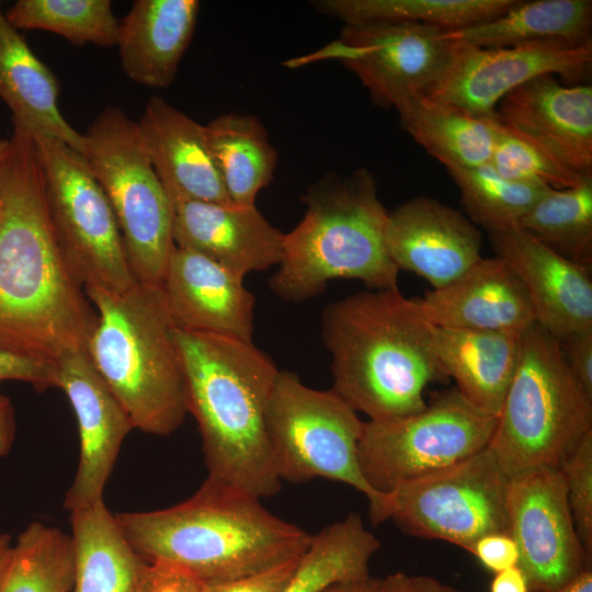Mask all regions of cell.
<instances>
[{
	"label": "cell",
	"mask_w": 592,
	"mask_h": 592,
	"mask_svg": "<svg viewBox=\"0 0 592 592\" xmlns=\"http://www.w3.org/2000/svg\"><path fill=\"white\" fill-rule=\"evenodd\" d=\"M364 422L337 392L304 385L280 371L267 403L266 435L281 481L326 478L363 493L374 525L388 520V493L373 489L362 475L357 447Z\"/></svg>",
	"instance_id": "cell-8"
},
{
	"label": "cell",
	"mask_w": 592,
	"mask_h": 592,
	"mask_svg": "<svg viewBox=\"0 0 592 592\" xmlns=\"http://www.w3.org/2000/svg\"><path fill=\"white\" fill-rule=\"evenodd\" d=\"M173 207L175 247L246 276L278 265L284 235L253 206L189 201Z\"/></svg>",
	"instance_id": "cell-21"
},
{
	"label": "cell",
	"mask_w": 592,
	"mask_h": 592,
	"mask_svg": "<svg viewBox=\"0 0 592 592\" xmlns=\"http://www.w3.org/2000/svg\"><path fill=\"white\" fill-rule=\"evenodd\" d=\"M490 164L504 179L543 184L554 190L572 187L584 175L563 166L499 122Z\"/></svg>",
	"instance_id": "cell-37"
},
{
	"label": "cell",
	"mask_w": 592,
	"mask_h": 592,
	"mask_svg": "<svg viewBox=\"0 0 592 592\" xmlns=\"http://www.w3.org/2000/svg\"><path fill=\"white\" fill-rule=\"evenodd\" d=\"M516 0H316L312 7L344 25L369 22L421 23L458 30L503 14Z\"/></svg>",
	"instance_id": "cell-32"
},
{
	"label": "cell",
	"mask_w": 592,
	"mask_h": 592,
	"mask_svg": "<svg viewBox=\"0 0 592 592\" xmlns=\"http://www.w3.org/2000/svg\"><path fill=\"white\" fill-rule=\"evenodd\" d=\"M382 579L371 574L364 578L330 584L321 592H380Z\"/></svg>",
	"instance_id": "cell-47"
},
{
	"label": "cell",
	"mask_w": 592,
	"mask_h": 592,
	"mask_svg": "<svg viewBox=\"0 0 592 592\" xmlns=\"http://www.w3.org/2000/svg\"><path fill=\"white\" fill-rule=\"evenodd\" d=\"M11 549V537L8 534H0V577L7 565Z\"/></svg>",
	"instance_id": "cell-49"
},
{
	"label": "cell",
	"mask_w": 592,
	"mask_h": 592,
	"mask_svg": "<svg viewBox=\"0 0 592 592\" xmlns=\"http://www.w3.org/2000/svg\"><path fill=\"white\" fill-rule=\"evenodd\" d=\"M197 0H137L119 22L118 47L125 75L136 83L169 87L190 45Z\"/></svg>",
	"instance_id": "cell-24"
},
{
	"label": "cell",
	"mask_w": 592,
	"mask_h": 592,
	"mask_svg": "<svg viewBox=\"0 0 592 592\" xmlns=\"http://www.w3.org/2000/svg\"><path fill=\"white\" fill-rule=\"evenodd\" d=\"M458 186L468 218L487 232L519 226L523 216L551 187L501 177L490 162L477 167H447Z\"/></svg>",
	"instance_id": "cell-35"
},
{
	"label": "cell",
	"mask_w": 592,
	"mask_h": 592,
	"mask_svg": "<svg viewBox=\"0 0 592 592\" xmlns=\"http://www.w3.org/2000/svg\"><path fill=\"white\" fill-rule=\"evenodd\" d=\"M73 571L70 535L33 522L12 545L0 577V592H70Z\"/></svg>",
	"instance_id": "cell-34"
},
{
	"label": "cell",
	"mask_w": 592,
	"mask_h": 592,
	"mask_svg": "<svg viewBox=\"0 0 592 592\" xmlns=\"http://www.w3.org/2000/svg\"><path fill=\"white\" fill-rule=\"evenodd\" d=\"M590 431L592 397L558 341L535 322L522 334L520 360L488 448L511 478L559 469Z\"/></svg>",
	"instance_id": "cell-7"
},
{
	"label": "cell",
	"mask_w": 592,
	"mask_h": 592,
	"mask_svg": "<svg viewBox=\"0 0 592 592\" xmlns=\"http://www.w3.org/2000/svg\"><path fill=\"white\" fill-rule=\"evenodd\" d=\"M414 299L436 327L523 333L536 322L523 283L498 255L481 258L448 285Z\"/></svg>",
	"instance_id": "cell-22"
},
{
	"label": "cell",
	"mask_w": 592,
	"mask_h": 592,
	"mask_svg": "<svg viewBox=\"0 0 592 592\" xmlns=\"http://www.w3.org/2000/svg\"><path fill=\"white\" fill-rule=\"evenodd\" d=\"M380 592H462L434 577L396 572L382 579Z\"/></svg>",
	"instance_id": "cell-44"
},
{
	"label": "cell",
	"mask_w": 592,
	"mask_h": 592,
	"mask_svg": "<svg viewBox=\"0 0 592 592\" xmlns=\"http://www.w3.org/2000/svg\"><path fill=\"white\" fill-rule=\"evenodd\" d=\"M84 137L83 156L116 218L136 282L161 287L175 247L173 207L144 148L137 123L109 105Z\"/></svg>",
	"instance_id": "cell-9"
},
{
	"label": "cell",
	"mask_w": 592,
	"mask_h": 592,
	"mask_svg": "<svg viewBox=\"0 0 592 592\" xmlns=\"http://www.w3.org/2000/svg\"><path fill=\"white\" fill-rule=\"evenodd\" d=\"M490 592H531V590L525 573L515 566L494 573Z\"/></svg>",
	"instance_id": "cell-45"
},
{
	"label": "cell",
	"mask_w": 592,
	"mask_h": 592,
	"mask_svg": "<svg viewBox=\"0 0 592 592\" xmlns=\"http://www.w3.org/2000/svg\"><path fill=\"white\" fill-rule=\"evenodd\" d=\"M557 341L574 377L592 397V330L577 332Z\"/></svg>",
	"instance_id": "cell-43"
},
{
	"label": "cell",
	"mask_w": 592,
	"mask_h": 592,
	"mask_svg": "<svg viewBox=\"0 0 592 592\" xmlns=\"http://www.w3.org/2000/svg\"><path fill=\"white\" fill-rule=\"evenodd\" d=\"M576 532L591 562L592 555V431L560 466Z\"/></svg>",
	"instance_id": "cell-38"
},
{
	"label": "cell",
	"mask_w": 592,
	"mask_h": 592,
	"mask_svg": "<svg viewBox=\"0 0 592 592\" xmlns=\"http://www.w3.org/2000/svg\"><path fill=\"white\" fill-rule=\"evenodd\" d=\"M96 310L86 354L134 429L167 436L187 413L175 326L161 287L84 288Z\"/></svg>",
	"instance_id": "cell-6"
},
{
	"label": "cell",
	"mask_w": 592,
	"mask_h": 592,
	"mask_svg": "<svg viewBox=\"0 0 592 592\" xmlns=\"http://www.w3.org/2000/svg\"><path fill=\"white\" fill-rule=\"evenodd\" d=\"M243 276L174 247L161 283L175 328L252 342L255 297Z\"/></svg>",
	"instance_id": "cell-20"
},
{
	"label": "cell",
	"mask_w": 592,
	"mask_h": 592,
	"mask_svg": "<svg viewBox=\"0 0 592 592\" xmlns=\"http://www.w3.org/2000/svg\"><path fill=\"white\" fill-rule=\"evenodd\" d=\"M5 14L16 30H43L73 45L117 43L119 22L109 0H19Z\"/></svg>",
	"instance_id": "cell-36"
},
{
	"label": "cell",
	"mask_w": 592,
	"mask_h": 592,
	"mask_svg": "<svg viewBox=\"0 0 592 592\" xmlns=\"http://www.w3.org/2000/svg\"><path fill=\"white\" fill-rule=\"evenodd\" d=\"M15 434L14 409L11 400L0 394V457L11 449Z\"/></svg>",
	"instance_id": "cell-46"
},
{
	"label": "cell",
	"mask_w": 592,
	"mask_h": 592,
	"mask_svg": "<svg viewBox=\"0 0 592 592\" xmlns=\"http://www.w3.org/2000/svg\"><path fill=\"white\" fill-rule=\"evenodd\" d=\"M449 68L425 94L476 115H491L498 103L521 84L544 75L569 81L584 79L592 66V44L545 39L503 48H480L455 41Z\"/></svg>",
	"instance_id": "cell-15"
},
{
	"label": "cell",
	"mask_w": 592,
	"mask_h": 592,
	"mask_svg": "<svg viewBox=\"0 0 592 592\" xmlns=\"http://www.w3.org/2000/svg\"><path fill=\"white\" fill-rule=\"evenodd\" d=\"M9 147H10L9 139H0V166L8 155Z\"/></svg>",
	"instance_id": "cell-50"
},
{
	"label": "cell",
	"mask_w": 592,
	"mask_h": 592,
	"mask_svg": "<svg viewBox=\"0 0 592 592\" xmlns=\"http://www.w3.org/2000/svg\"><path fill=\"white\" fill-rule=\"evenodd\" d=\"M447 31L409 22L349 24L337 39L286 65L297 68L338 60L361 80L373 104L400 113L425 95L449 68L457 43Z\"/></svg>",
	"instance_id": "cell-13"
},
{
	"label": "cell",
	"mask_w": 592,
	"mask_h": 592,
	"mask_svg": "<svg viewBox=\"0 0 592 592\" xmlns=\"http://www.w3.org/2000/svg\"><path fill=\"white\" fill-rule=\"evenodd\" d=\"M54 384L68 397L78 422L79 463L64 500L65 509L71 511L103 500L123 441L134 426L86 352L57 362Z\"/></svg>",
	"instance_id": "cell-16"
},
{
	"label": "cell",
	"mask_w": 592,
	"mask_h": 592,
	"mask_svg": "<svg viewBox=\"0 0 592 592\" xmlns=\"http://www.w3.org/2000/svg\"><path fill=\"white\" fill-rule=\"evenodd\" d=\"M519 227L573 262L592 265V173L569 189L549 190Z\"/></svg>",
	"instance_id": "cell-33"
},
{
	"label": "cell",
	"mask_w": 592,
	"mask_h": 592,
	"mask_svg": "<svg viewBox=\"0 0 592 592\" xmlns=\"http://www.w3.org/2000/svg\"><path fill=\"white\" fill-rule=\"evenodd\" d=\"M398 114L401 127L445 168L490 162L498 132L494 113L476 115L422 95Z\"/></svg>",
	"instance_id": "cell-29"
},
{
	"label": "cell",
	"mask_w": 592,
	"mask_h": 592,
	"mask_svg": "<svg viewBox=\"0 0 592 592\" xmlns=\"http://www.w3.org/2000/svg\"><path fill=\"white\" fill-rule=\"evenodd\" d=\"M73 592H134L145 560L103 500L70 511Z\"/></svg>",
	"instance_id": "cell-27"
},
{
	"label": "cell",
	"mask_w": 592,
	"mask_h": 592,
	"mask_svg": "<svg viewBox=\"0 0 592 592\" xmlns=\"http://www.w3.org/2000/svg\"><path fill=\"white\" fill-rule=\"evenodd\" d=\"M380 542L357 513L312 535L306 553L278 592H321L332 583L369 576V561Z\"/></svg>",
	"instance_id": "cell-31"
},
{
	"label": "cell",
	"mask_w": 592,
	"mask_h": 592,
	"mask_svg": "<svg viewBox=\"0 0 592 592\" xmlns=\"http://www.w3.org/2000/svg\"><path fill=\"white\" fill-rule=\"evenodd\" d=\"M204 128L230 202L255 205L258 193L271 182L277 162L264 125L250 114L225 113Z\"/></svg>",
	"instance_id": "cell-30"
},
{
	"label": "cell",
	"mask_w": 592,
	"mask_h": 592,
	"mask_svg": "<svg viewBox=\"0 0 592 592\" xmlns=\"http://www.w3.org/2000/svg\"><path fill=\"white\" fill-rule=\"evenodd\" d=\"M488 236L523 283L536 323L556 340L592 330L591 266L563 258L519 226Z\"/></svg>",
	"instance_id": "cell-19"
},
{
	"label": "cell",
	"mask_w": 592,
	"mask_h": 592,
	"mask_svg": "<svg viewBox=\"0 0 592 592\" xmlns=\"http://www.w3.org/2000/svg\"><path fill=\"white\" fill-rule=\"evenodd\" d=\"M469 553L493 573L519 566V548L508 533H491L480 537Z\"/></svg>",
	"instance_id": "cell-42"
},
{
	"label": "cell",
	"mask_w": 592,
	"mask_h": 592,
	"mask_svg": "<svg viewBox=\"0 0 592 592\" xmlns=\"http://www.w3.org/2000/svg\"><path fill=\"white\" fill-rule=\"evenodd\" d=\"M204 581L167 562L145 561L134 592H203Z\"/></svg>",
	"instance_id": "cell-39"
},
{
	"label": "cell",
	"mask_w": 592,
	"mask_h": 592,
	"mask_svg": "<svg viewBox=\"0 0 592 592\" xmlns=\"http://www.w3.org/2000/svg\"><path fill=\"white\" fill-rule=\"evenodd\" d=\"M136 123L172 206L189 201L232 204L210 153L204 125L159 95L148 100Z\"/></svg>",
	"instance_id": "cell-23"
},
{
	"label": "cell",
	"mask_w": 592,
	"mask_h": 592,
	"mask_svg": "<svg viewBox=\"0 0 592 592\" xmlns=\"http://www.w3.org/2000/svg\"><path fill=\"white\" fill-rule=\"evenodd\" d=\"M546 592H592L591 567L584 569L578 577L561 588Z\"/></svg>",
	"instance_id": "cell-48"
},
{
	"label": "cell",
	"mask_w": 592,
	"mask_h": 592,
	"mask_svg": "<svg viewBox=\"0 0 592 592\" xmlns=\"http://www.w3.org/2000/svg\"><path fill=\"white\" fill-rule=\"evenodd\" d=\"M385 236L397 269L423 277L433 289L482 258L478 227L460 210L428 196L412 197L388 213Z\"/></svg>",
	"instance_id": "cell-18"
},
{
	"label": "cell",
	"mask_w": 592,
	"mask_h": 592,
	"mask_svg": "<svg viewBox=\"0 0 592 592\" xmlns=\"http://www.w3.org/2000/svg\"><path fill=\"white\" fill-rule=\"evenodd\" d=\"M523 333L432 325L431 343L445 375L456 382L455 388L498 417L520 360Z\"/></svg>",
	"instance_id": "cell-26"
},
{
	"label": "cell",
	"mask_w": 592,
	"mask_h": 592,
	"mask_svg": "<svg viewBox=\"0 0 592 592\" xmlns=\"http://www.w3.org/2000/svg\"><path fill=\"white\" fill-rule=\"evenodd\" d=\"M591 34V0H516L493 20L447 31L449 38L480 48H503L545 39L580 46L592 44Z\"/></svg>",
	"instance_id": "cell-28"
},
{
	"label": "cell",
	"mask_w": 592,
	"mask_h": 592,
	"mask_svg": "<svg viewBox=\"0 0 592 592\" xmlns=\"http://www.w3.org/2000/svg\"><path fill=\"white\" fill-rule=\"evenodd\" d=\"M59 83L0 9V98L12 113L13 127L30 136L56 138L83 155L84 137L62 116Z\"/></svg>",
	"instance_id": "cell-25"
},
{
	"label": "cell",
	"mask_w": 592,
	"mask_h": 592,
	"mask_svg": "<svg viewBox=\"0 0 592 592\" xmlns=\"http://www.w3.org/2000/svg\"><path fill=\"white\" fill-rule=\"evenodd\" d=\"M115 519L148 562L174 565L200 580L239 579L299 559L311 537L265 509L260 498L207 476L187 500Z\"/></svg>",
	"instance_id": "cell-2"
},
{
	"label": "cell",
	"mask_w": 592,
	"mask_h": 592,
	"mask_svg": "<svg viewBox=\"0 0 592 592\" xmlns=\"http://www.w3.org/2000/svg\"><path fill=\"white\" fill-rule=\"evenodd\" d=\"M39 157L50 224L83 288L125 291L136 283L111 204L86 157L45 135L31 136Z\"/></svg>",
	"instance_id": "cell-11"
},
{
	"label": "cell",
	"mask_w": 592,
	"mask_h": 592,
	"mask_svg": "<svg viewBox=\"0 0 592 592\" xmlns=\"http://www.w3.org/2000/svg\"><path fill=\"white\" fill-rule=\"evenodd\" d=\"M508 485L509 477L487 447L396 486L388 493V520L409 535L445 540L469 553L487 534H510Z\"/></svg>",
	"instance_id": "cell-12"
},
{
	"label": "cell",
	"mask_w": 592,
	"mask_h": 592,
	"mask_svg": "<svg viewBox=\"0 0 592 592\" xmlns=\"http://www.w3.org/2000/svg\"><path fill=\"white\" fill-rule=\"evenodd\" d=\"M506 506L519 567L531 592L553 591L591 567L576 532L560 469L509 478Z\"/></svg>",
	"instance_id": "cell-14"
},
{
	"label": "cell",
	"mask_w": 592,
	"mask_h": 592,
	"mask_svg": "<svg viewBox=\"0 0 592 592\" xmlns=\"http://www.w3.org/2000/svg\"><path fill=\"white\" fill-rule=\"evenodd\" d=\"M174 339L208 476L260 499L280 492L265 425L280 372L272 358L229 337L175 328Z\"/></svg>",
	"instance_id": "cell-4"
},
{
	"label": "cell",
	"mask_w": 592,
	"mask_h": 592,
	"mask_svg": "<svg viewBox=\"0 0 592 592\" xmlns=\"http://www.w3.org/2000/svg\"><path fill=\"white\" fill-rule=\"evenodd\" d=\"M0 166V349L54 366L86 345L98 314L57 243L33 138L13 128Z\"/></svg>",
	"instance_id": "cell-1"
},
{
	"label": "cell",
	"mask_w": 592,
	"mask_h": 592,
	"mask_svg": "<svg viewBox=\"0 0 592 592\" xmlns=\"http://www.w3.org/2000/svg\"><path fill=\"white\" fill-rule=\"evenodd\" d=\"M301 201L305 215L284 235L282 260L269 280L277 297L301 303L335 278L360 280L371 289L398 287L399 270L386 247L388 212L368 169L328 172Z\"/></svg>",
	"instance_id": "cell-5"
},
{
	"label": "cell",
	"mask_w": 592,
	"mask_h": 592,
	"mask_svg": "<svg viewBox=\"0 0 592 592\" xmlns=\"http://www.w3.org/2000/svg\"><path fill=\"white\" fill-rule=\"evenodd\" d=\"M298 560L239 579L206 581L203 592H278L293 574Z\"/></svg>",
	"instance_id": "cell-40"
},
{
	"label": "cell",
	"mask_w": 592,
	"mask_h": 592,
	"mask_svg": "<svg viewBox=\"0 0 592 592\" xmlns=\"http://www.w3.org/2000/svg\"><path fill=\"white\" fill-rule=\"evenodd\" d=\"M498 417L466 399L455 387L413 414L368 420L357 458L363 477L380 493L465 460L489 446Z\"/></svg>",
	"instance_id": "cell-10"
},
{
	"label": "cell",
	"mask_w": 592,
	"mask_h": 592,
	"mask_svg": "<svg viewBox=\"0 0 592 592\" xmlns=\"http://www.w3.org/2000/svg\"><path fill=\"white\" fill-rule=\"evenodd\" d=\"M20 380L43 391L54 384V366L0 349V383Z\"/></svg>",
	"instance_id": "cell-41"
},
{
	"label": "cell",
	"mask_w": 592,
	"mask_h": 592,
	"mask_svg": "<svg viewBox=\"0 0 592 592\" xmlns=\"http://www.w3.org/2000/svg\"><path fill=\"white\" fill-rule=\"evenodd\" d=\"M320 322L331 354L332 390L369 420L423 410L426 386L447 379L432 349V325L398 287L332 301Z\"/></svg>",
	"instance_id": "cell-3"
},
{
	"label": "cell",
	"mask_w": 592,
	"mask_h": 592,
	"mask_svg": "<svg viewBox=\"0 0 592 592\" xmlns=\"http://www.w3.org/2000/svg\"><path fill=\"white\" fill-rule=\"evenodd\" d=\"M494 115L510 132L563 166L592 173V86H563L553 75L509 92Z\"/></svg>",
	"instance_id": "cell-17"
},
{
	"label": "cell",
	"mask_w": 592,
	"mask_h": 592,
	"mask_svg": "<svg viewBox=\"0 0 592 592\" xmlns=\"http://www.w3.org/2000/svg\"><path fill=\"white\" fill-rule=\"evenodd\" d=\"M1 213H2V202H1V197H0V218H1Z\"/></svg>",
	"instance_id": "cell-51"
}]
</instances>
